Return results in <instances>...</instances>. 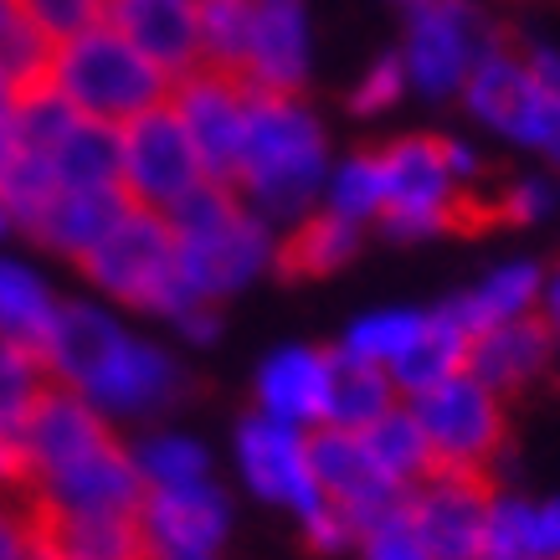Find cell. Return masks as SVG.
<instances>
[{"label":"cell","mask_w":560,"mask_h":560,"mask_svg":"<svg viewBox=\"0 0 560 560\" xmlns=\"http://www.w3.org/2000/svg\"><path fill=\"white\" fill-rule=\"evenodd\" d=\"M42 365L57 386L78 390L108 422L154 417V411L175 407L186 390V371L175 365L171 350L129 335L98 304H62L57 329L42 350Z\"/></svg>","instance_id":"1"},{"label":"cell","mask_w":560,"mask_h":560,"mask_svg":"<svg viewBox=\"0 0 560 560\" xmlns=\"http://www.w3.org/2000/svg\"><path fill=\"white\" fill-rule=\"evenodd\" d=\"M324 186V129L299 93H253L232 190L257 221H299Z\"/></svg>","instance_id":"2"},{"label":"cell","mask_w":560,"mask_h":560,"mask_svg":"<svg viewBox=\"0 0 560 560\" xmlns=\"http://www.w3.org/2000/svg\"><path fill=\"white\" fill-rule=\"evenodd\" d=\"M180 253V283L196 304H217L226 293L247 289L257 272L272 268V232L257 221L232 186L201 180L186 201L165 211Z\"/></svg>","instance_id":"3"},{"label":"cell","mask_w":560,"mask_h":560,"mask_svg":"<svg viewBox=\"0 0 560 560\" xmlns=\"http://www.w3.org/2000/svg\"><path fill=\"white\" fill-rule=\"evenodd\" d=\"M42 83L62 103H72L83 119L114 124V129H124L129 119L150 114V108L171 98V78L154 68L129 36L114 32L108 21L72 36V42H57Z\"/></svg>","instance_id":"4"},{"label":"cell","mask_w":560,"mask_h":560,"mask_svg":"<svg viewBox=\"0 0 560 560\" xmlns=\"http://www.w3.org/2000/svg\"><path fill=\"white\" fill-rule=\"evenodd\" d=\"M88 283L114 299L124 308H144L160 319H180L186 308H196V299L180 283V253H175V232L160 211L129 206L119 217V226L83 257Z\"/></svg>","instance_id":"5"},{"label":"cell","mask_w":560,"mask_h":560,"mask_svg":"<svg viewBox=\"0 0 560 560\" xmlns=\"http://www.w3.org/2000/svg\"><path fill=\"white\" fill-rule=\"evenodd\" d=\"M407 407L417 411L438 468L493 478V458L504 453V438H510V417H504V396L499 390H489L478 375L458 371L447 375L442 386L422 390Z\"/></svg>","instance_id":"6"},{"label":"cell","mask_w":560,"mask_h":560,"mask_svg":"<svg viewBox=\"0 0 560 560\" xmlns=\"http://www.w3.org/2000/svg\"><path fill=\"white\" fill-rule=\"evenodd\" d=\"M201 180H206L201 154L190 144L186 124L175 119L171 98L119 129V186L135 206L165 217V211H171L175 201H186Z\"/></svg>","instance_id":"7"},{"label":"cell","mask_w":560,"mask_h":560,"mask_svg":"<svg viewBox=\"0 0 560 560\" xmlns=\"http://www.w3.org/2000/svg\"><path fill=\"white\" fill-rule=\"evenodd\" d=\"M493 47V32L483 11H474L468 0H422L411 5V32H407V83L427 98H447L463 93L468 72L478 68V57Z\"/></svg>","instance_id":"8"},{"label":"cell","mask_w":560,"mask_h":560,"mask_svg":"<svg viewBox=\"0 0 560 560\" xmlns=\"http://www.w3.org/2000/svg\"><path fill=\"white\" fill-rule=\"evenodd\" d=\"M171 108L186 124L190 144L201 154L206 180L232 186L242 165V144H247V114H253V93L217 68H196L171 83Z\"/></svg>","instance_id":"9"},{"label":"cell","mask_w":560,"mask_h":560,"mask_svg":"<svg viewBox=\"0 0 560 560\" xmlns=\"http://www.w3.org/2000/svg\"><path fill=\"white\" fill-rule=\"evenodd\" d=\"M237 474L262 504L289 510L299 525H308L324 510L314 458H308V432L289 422H272V417L253 411L237 427Z\"/></svg>","instance_id":"10"},{"label":"cell","mask_w":560,"mask_h":560,"mask_svg":"<svg viewBox=\"0 0 560 560\" xmlns=\"http://www.w3.org/2000/svg\"><path fill=\"white\" fill-rule=\"evenodd\" d=\"M463 98L474 108V119H483L499 135L520 139V144L545 150L550 135H556V108H550L540 78L529 68V51H520L514 42H493L478 57V68L463 83Z\"/></svg>","instance_id":"11"},{"label":"cell","mask_w":560,"mask_h":560,"mask_svg":"<svg viewBox=\"0 0 560 560\" xmlns=\"http://www.w3.org/2000/svg\"><path fill=\"white\" fill-rule=\"evenodd\" d=\"M139 529L150 560H217L232 535V499L217 478L186 489H150L139 499Z\"/></svg>","instance_id":"12"},{"label":"cell","mask_w":560,"mask_h":560,"mask_svg":"<svg viewBox=\"0 0 560 560\" xmlns=\"http://www.w3.org/2000/svg\"><path fill=\"white\" fill-rule=\"evenodd\" d=\"M493 504L489 474H427L407 489V510L427 545V560H483V520Z\"/></svg>","instance_id":"13"},{"label":"cell","mask_w":560,"mask_h":560,"mask_svg":"<svg viewBox=\"0 0 560 560\" xmlns=\"http://www.w3.org/2000/svg\"><path fill=\"white\" fill-rule=\"evenodd\" d=\"M139 499H144V483L119 438L32 483L36 514H139Z\"/></svg>","instance_id":"14"},{"label":"cell","mask_w":560,"mask_h":560,"mask_svg":"<svg viewBox=\"0 0 560 560\" xmlns=\"http://www.w3.org/2000/svg\"><path fill=\"white\" fill-rule=\"evenodd\" d=\"M308 458H314V478H319L324 504L340 510L355 529L407 499V489H396L381 474V463L371 458V447H365L360 432H340V427L308 432Z\"/></svg>","instance_id":"15"},{"label":"cell","mask_w":560,"mask_h":560,"mask_svg":"<svg viewBox=\"0 0 560 560\" xmlns=\"http://www.w3.org/2000/svg\"><path fill=\"white\" fill-rule=\"evenodd\" d=\"M103 442H114V422L88 407L78 390L57 386V381L42 390L36 411L21 427V447L32 458V483L57 474V468H68V463L88 458V453H98Z\"/></svg>","instance_id":"16"},{"label":"cell","mask_w":560,"mask_h":560,"mask_svg":"<svg viewBox=\"0 0 560 560\" xmlns=\"http://www.w3.org/2000/svg\"><path fill=\"white\" fill-rule=\"evenodd\" d=\"M304 78H308L304 5L299 0H257L237 83L247 93H304Z\"/></svg>","instance_id":"17"},{"label":"cell","mask_w":560,"mask_h":560,"mask_svg":"<svg viewBox=\"0 0 560 560\" xmlns=\"http://www.w3.org/2000/svg\"><path fill=\"white\" fill-rule=\"evenodd\" d=\"M108 26L129 36L171 83L201 68L196 0H108Z\"/></svg>","instance_id":"18"},{"label":"cell","mask_w":560,"mask_h":560,"mask_svg":"<svg viewBox=\"0 0 560 560\" xmlns=\"http://www.w3.org/2000/svg\"><path fill=\"white\" fill-rule=\"evenodd\" d=\"M324 396H329V350L289 345V350H272L262 360V371H257V411L272 417V422L319 432Z\"/></svg>","instance_id":"19"},{"label":"cell","mask_w":560,"mask_h":560,"mask_svg":"<svg viewBox=\"0 0 560 560\" xmlns=\"http://www.w3.org/2000/svg\"><path fill=\"white\" fill-rule=\"evenodd\" d=\"M550 355H556V340H550L545 319L525 314V319L493 324V329L468 340V375H478L499 396H510V390L535 386L545 365H550Z\"/></svg>","instance_id":"20"},{"label":"cell","mask_w":560,"mask_h":560,"mask_svg":"<svg viewBox=\"0 0 560 560\" xmlns=\"http://www.w3.org/2000/svg\"><path fill=\"white\" fill-rule=\"evenodd\" d=\"M36 560H150L139 514H36Z\"/></svg>","instance_id":"21"},{"label":"cell","mask_w":560,"mask_h":560,"mask_svg":"<svg viewBox=\"0 0 560 560\" xmlns=\"http://www.w3.org/2000/svg\"><path fill=\"white\" fill-rule=\"evenodd\" d=\"M129 206L135 201H129L119 186H108V190H57V196L47 201V211L36 217L32 237L42 242V247H51V253L78 257V262H83V257L119 226V217L129 211Z\"/></svg>","instance_id":"22"},{"label":"cell","mask_w":560,"mask_h":560,"mask_svg":"<svg viewBox=\"0 0 560 560\" xmlns=\"http://www.w3.org/2000/svg\"><path fill=\"white\" fill-rule=\"evenodd\" d=\"M355 253H360V226L324 206V211H308V217L293 221L289 237L272 247V268H278V278H289V283H304V278L340 272Z\"/></svg>","instance_id":"23"},{"label":"cell","mask_w":560,"mask_h":560,"mask_svg":"<svg viewBox=\"0 0 560 560\" xmlns=\"http://www.w3.org/2000/svg\"><path fill=\"white\" fill-rule=\"evenodd\" d=\"M468 340H474V335H468V329L447 314V304L432 308V314H427V324H422V335L411 340V350L386 371L390 386H396V396L417 401L422 390L442 386L447 375L468 371Z\"/></svg>","instance_id":"24"},{"label":"cell","mask_w":560,"mask_h":560,"mask_svg":"<svg viewBox=\"0 0 560 560\" xmlns=\"http://www.w3.org/2000/svg\"><path fill=\"white\" fill-rule=\"evenodd\" d=\"M540 289H545V272L535 268V262H504V268H493L483 283L458 293V299L447 304V314H453L468 335H483L493 324L535 314V308H540Z\"/></svg>","instance_id":"25"},{"label":"cell","mask_w":560,"mask_h":560,"mask_svg":"<svg viewBox=\"0 0 560 560\" xmlns=\"http://www.w3.org/2000/svg\"><path fill=\"white\" fill-rule=\"evenodd\" d=\"M396 407L390 375L371 360H355L345 350H329V396H324V427L340 432H365Z\"/></svg>","instance_id":"26"},{"label":"cell","mask_w":560,"mask_h":560,"mask_svg":"<svg viewBox=\"0 0 560 560\" xmlns=\"http://www.w3.org/2000/svg\"><path fill=\"white\" fill-rule=\"evenodd\" d=\"M57 314H62V304L51 299V289L36 272L26 262L0 257V340L42 355L51 329H57Z\"/></svg>","instance_id":"27"},{"label":"cell","mask_w":560,"mask_h":560,"mask_svg":"<svg viewBox=\"0 0 560 560\" xmlns=\"http://www.w3.org/2000/svg\"><path fill=\"white\" fill-rule=\"evenodd\" d=\"M57 190H108L119 186V129L98 119H78L62 144L47 154ZM124 190V186H119Z\"/></svg>","instance_id":"28"},{"label":"cell","mask_w":560,"mask_h":560,"mask_svg":"<svg viewBox=\"0 0 560 560\" xmlns=\"http://www.w3.org/2000/svg\"><path fill=\"white\" fill-rule=\"evenodd\" d=\"M360 438H365L371 458L381 463V474H386L396 489H417L427 474H438L432 447H427V438H422V422H417V411L401 407V401H396L381 422L365 427Z\"/></svg>","instance_id":"29"},{"label":"cell","mask_w":560,"mask_h":560,"mask_svg":"<svg viewBox=\"0 0 560 560\" xmlns=\"http://www.w3.org/2000/svg\"><path fill=\"white\" fill-rule=\"evenodd\" d=\"M135 474L150 489H186V483H206L211 478V453L190 432H144L129 447Z\"/></svg>","instance_id":"30"},{"label":"cell","mask_w":560,"mask_h":560,"mask_svg":"<svg viewBox=\"0 0 560 560\" xmlns=\"http://www.w3.org/2000/svg\"><path fill=\"white\" fill-rule=\"evenodd\" d=\"M257 0H196V26H201V68L242 72L247 36H253Z\"/></svg>","instance_id":"31"},{"label":"cell","mask_w":560,"mask_h":560,"mask_svg":"<svg viewBox=\"0 0 560 560\" xmlns=\"http://www.w3.org/2000/svg\"><path fill=\"white\" fill-rule=\"evenodd\" d=\"M422 324H427L422 308H375V314H365V319H355L345 329L340 350L355 360H371L381 371H390V365L411 350V340L422 335Z\"/></svg>","instance_id":"32"},{"label":"cell","mask_w":560,"mask_h":560,"mask_svg":"<svg viewBox=\"0 0 560 560\" xmlns=\"http://www.w3.org/2000/svg\"><path fill=\"white\" fill-rule=\"evenodd\" d=\"M47 386L51 375L42 365V355L0 340V438H21V427H26V417L36 411Z\"/></svg>","instance_id":"33"},{"label":"cell","mask_w":560,"mask_h":560,"mask_svg":"<svg viewBox=\"0 0 560 560\" xmlns=\"http://www.w3.org/2000/svg\"><path fill=\"white\" fill-rule=\"evenodd\" d=\"M381 201H386V186H381V154H350L340 171L329 175V211H340L345 221H375L381 217Z\"/></svg>","instance_id":"34"},{"label":"cell","mask_w":560,"mask_h":560,"mask_svg":"<svg viewBox=\"0 0 560 560\" xmlns=\"http://www.w3.org/2000/svg\"><path fill=\"white\" fill-rule=\"evenodd\" d=\"M16 5L47 47L72 42V36H83L108 21V0H16Z\"/></svg>","instance_id":"35"},{"label":"cell","mask_w":560,"mask_h":560,"mask_svg":"<svg viewBox=\"0 0 560 560\" xmlns=\"http://www.w3.org/2000/svg\"><path fill=\"white\" fill-rule=\"evenodd\" d=\"M355 550H360V560H427V545L417 535V520H411L407 499L390 504L386 514H375L371 525H360Z\"/></svg>","instance_id":"36"},{"label":"cell","mask_w":560,"mask_h":560,"mask_svg":"<svg viewBox=\"0 0 560 560\" xmlns=\"http://www.w3.org/2000/svg\"><path fill=\"white\" fill-rule=\"evenodd\" d=\"M483 560H529V499L493 489L483 520Z\"/></svg>","instance_id":"37"},{"label":"cell","mask_w":560,"mask_h":560,"mask_svg":"<svg viewBox=\"0 0 560 560\" xmlns=\"http://www.w3.org/2000/svg\"><path fill=\"white\" fill-rule=\"evenodd\" d=\"M401 93H407V68H401V57H381V62L360 78L355 93H350V114L375 119V114H386Z\"/></svg>","instance_id":"38"},{"label":"cell","mask_w":560,"mask_h":560,"mask_svg":"<svg viewBox=\"0 0 560 560\" xmlns=\"http://www.w3.org/2000/svg\"><path fill=\"white\" fill-rule=\"evenodd\" d=\"M0 560H36V510L0 499Z\"/></svg>","instance_id":"39"},{"label":"cell","mask_w":560,"mask_h":560,"mask_svg":"<svg viewBox=\"0 0 560 560\" xmlns=\"http://www.w3.org/2000/svg\"><path fill=\"white\" fill-rule=\"evenodd\" d=\"M529 560H560V493L529 499Z\"/></svg>","instance_id":"40"},{"label":"cell","mask_w":560,"mask_h":560,"mask_svg":"<svg viewBox=\"0 0 560 560\" xmlns=\"http://www.w3.org/2000/svg\"><path fill=\"white\" fill-rule=\"evenodd\" d=\"M304 535H308V545H314L319 556H340V550H355V540H360V529L350 525L340 510H329V504H324V510L308 520Z\"/></svg>","instance_id":"41"},{"label":"cell","mask_w":560,"mask_h":560,"mask_svg":"<svg viewBox=\"0 0 560 560\" xmlns=\"http://www.w3.org/2000/svg\"><path fill=\"white\" fill-rule=\"evenodd\" d=\"M16 493H32V458L21 438H0V499H16Z\"/></svg>","instance_id":"42"},{"label":"cell","mask_w":560,"mask_h":560,"mask_svg":"<svg viewBox=\"0 0 560 560\" xmlns=\"http://www.w3.org/2000/svg\"><path fill=\"white\" fill-rule=\"evenodd\" d=\"M16 160V83L0 72V171Z\"/></svg>","instance_id":"43"},{"label":"cell","mask_w":560,"mask_h":560,"mask_svg":"<svg viewBox=\"0 0 560 560\" xmlns=\"http://www.w3.org/2000/svg\"><path fill=\"white\" fill-rule=\"evenodd\" d=\"M545 319V329H550V340H556V350H560V268L545 278V289H540V308H535Z\"/></svg>","instance_id":"44"},{"label":"cell","mask_w":560,"mask_h":560,"mask_svg":"<svg viewBox=\"0 0 560 560\" xmlns=\"http://www.w3.org/2000/svg\"><path fill=\"white\" fill-rule=\"evenodd\" d=\"M5 226H11V217H5V206H0V232H5Z\"/></svg>","instance_id":"45"},{"label":"cell","mask_w":560,"mask_h":560,"mask_svg":"<svg viewBox=\"0 0 560 560\" xmlns=\"http://www.w3.org/2000/svg\"><path fill=\"white\" fill-rule=\"evenodd\" d=\"M407 5H422V0H407Z\"/></svg>","instance_id":"46"}]
</instances>
